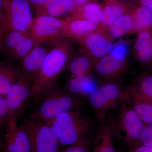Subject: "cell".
Segmentation results:
<instances>
[{
	"instance_id": "6da1fadb",
	"label": "cell",
	"mask_w": 152,
	"mask_h": 152,
	"mask_svg": "<svg viewBox=\"0 0 152 152\" xmlns=\"http://www.w3.org/2000/svg\"><path fill=\"white\" fill-rule=\"evenodd\" d=\"M73 48L67 39L61 37L53 43L39 70L32 79L31 95L37 100L54 86L72 56Z\"/></svg>"
},
{
	"instance_id": "7a4b0ae2",
	"label": "cell",
	"mask_w": 152,
	"mask_h": 152,
	"mask_svg": "<svg viewBox=\"0 0 152 152\" xmlns=\"http://www.w3.org/2000/svg\"><path fill=\"white\" fill-rule=\"evenodd\" d=\"M53 129L61 145L70 146L76 142L88 139L94 134L97 126L89 117L81 110L60 114L47 123Z\"/></svg>"
},
{
	"instance_id": "3957f363",
	"label": "cell",
	"mask_w": 152,
	"mask_h": 152,
	"mask_svg": "<svg viewBox=\"0 0 152 152\" xmlns=\"http://www.w3.org/2000/svg\"><path fill=\"white\" fill-rule=\"evenodd\" d=\"M38 99L39 101V104L31 117L46 123L60 114L81 110V103L77 96L66 88L53 86Z\"/></svg>"
},
{
	"instance_id": "277c9868",
	"label": "cell",
	"mask_w": 152,
	"mask_h": 152,
	"mask_svg": "<svg viewBox=\"0 0 152 152\" xmlns=\"http://www.w3.org/2000/svg\"><path fill=\"white\" fill-rule=\"evenodd\" d=\"M129 50L124 41L114 44L110 53L95 62L93 72L102 84L115 82L126 72L129 65Z\"/></svg>"
},
{
	"instance_id": "5b68a950",
	"label": "cell",
	"mask_w": 152,
	"mask_h": 152,
	"mask_svg": "<svg viewBox=\"0 0 152 152\" xmlns=\"http://www.w3.org/2000/svg\"><path fill=\"white\" fill-rule=\"evenodd\" d=\"M117 110L115 117L113 116L116 137L131 148L137 143L146 124L127 103L124 94Z\"/></svg>"
},
{
	"instance_id": "8992f818",
	"label": "cell",
	"mask_w": 152,
	"mask_h": 152,
	"mask_svg": "<svg viewBox=\"0 0 152 152\" xmlns=\"http://www.w3.org/2000/svg\"><path fill=\"white\" fill-rule=\"evenodd\" d=\"M124 90L116 82L103 84L88 97V103L99 121L117 110L121 102Z\"/></svg>"
},
{
	"instance_id": "52a82bcc",
	"label": "cell",
	"mask_w": 152,
	"mask_h": 152,
	"mask_svg": "<svg viewBox=\"0 0 152 152\" xmlns=\"http://www.w3.org/2000/svg\"><path fill=\"white\" fill-rule=\"evenodd\" d=\"M21 127L26 133L31 152H59L61 144L54 131L45 122L31 118Z\"/></svg>"
},
{
	"instance_id": "ba28073f",
	"label": "cell",
	"mask_w": 152,
	"mask_h": 152,
	"mask_svg": "<svg viewBox=\"0 0 152 152\" xmlns=\"http://www.w3.org/2000/svg\"><path fill=\"white\" fill-rule=\"evenodd\" d=\"M65 20L46 14H39L33 20L29 33L37 45L53 42L64 37Z\"/></svg>"
},
{
	"instance_id": "9c48e42d",
	"label": "cell",
	"mask_w": 152,
	"mask_h": 152,
	"mask_svg": "<svg viewBox=\"0 0 152 152\" xmlns=\"http://www.w3.org/2000/svg\"><path fill=\"white\" fill-rule=\"evenodd\" d=\"M17 116H10L0 148L1 152H31L28 137L21 126L17 124Z\"/></svg>"
},
{
	"instance_id": "30bf717a",
	"label": "cell",
	"mask_w": 152,
	"mask_h": 152,
	"mask_svg": "<svg viewBox=\"0 0 152 152\" xmlns=\"http://www.w3.org/2000/svg\"><path fill=\"white\" fill-rule=\"evenodd\" d=\"M32 86L31 80L21 73L6 95L9 118L13 115L18 116L31 95Z\"/></svg>"
},
{
	"instance_id": "8fae6325",
	"label": "cell",
	"mask_w": 152,
	"mask_h": 152,
	"mask_svg": "<svg viewBox=\"0 0 152 152\" xmlns=\"http://www.w3.org/2000/svg\"><path fill=\"white\" fill-rule=\"evenodd\" d=\"M34 17L26 0H12L9 7L8 28L24 33L29 31Z\"/></svg>"
},
{
	"instance_id": "7c38bea8",
	"label": "cell",
	"mask_w": 152,
	"mask_h": 152,
	"mask_svg": "<svg viewBox=\"0 0 152 152\" xmlns=\"http://www.w3.org/2000/svg\"><path fill=\"white\" fill-rule=\"evenodd\" d=\"M115 137L113 115L111 114L99 121L91 152H117L114 144Z\"/></svg>"
},
{
	"instance_id": "4fadbf2b",
	"label": "cell",
	"mask_w": 152,
	"mask_h": 152,
	"mask_svg": "<svg viewBox=\"0 0 152 152\" xmlns=\"http://www.w3.org/2000/svg\"><path fill=\"white\" fill-rule=\"evenodd\" d=\"M113 40L104 29L99 27L87 36L82 44L95 63L110 53L114 47Z\"/></svg>"
},
{
	"instance_id": "5bb4252c",
	"label": "cell",
	"mask_w": 152,
	"mask_h": 152,
	"mask_svg": "<svg viewBox=\"0 0 152 152\" xmlns=\"http://www.w3.org/2000/svg\"><path fill=\"white\" fill-rule=\"evenodd\" d=\"M133 46L136 61L146 72H152V28L137 33Z\"/></svg>"
},
{
	"instance_id": "9a60e30c",
	"label": "cell",
	"mask_w": 152,
	"mask_h": 152,
	"mask_svg": "<svg viewBox=\"0 0 152 152\" xmlns=\"http://www.w3.org/2000/svg\"><path fill=\"white\" fill-rule=\"evenodd\" d=\"M124 94L128 97L152 103V73L143 71L136 77L127 88Z\"/></svg>"
},
{
	"instance_id": "2e32d148",
	"label": "cell",
	"mask_w": 152,
	"mask_h": 152,
	"mask_svg": "<svg viewBox=\"0 0 152 152\" xmlns=\"http://www.w3.org/2000/svg\"><path fill=\"white\" fill-rule=\"evenodd\" d=\"M64 37L82 43L87 36L100 27L85 19L69 17L65 19Z\"/></svg>"
},
{
	"instance_id": "e0dca14e",
	"label": "cell",
	"mask_w": 152,
	"mask_h": 152,
	"mask_svg": "<svg viewBox=\"0 0 152 152\" xmlns=\"http://www.w3.org/2000/svg\"><path fill=\"white\" fill-rule=\"evenodd\" d=\"M45 44L37 45L21 61L22 73L31 80L39 69L47 53L52 47V45L50 48Z\"/></svg>"
},
{
	"instance_id": "ac0fdd59",
	"label": "cell",
	"mask_w": 152,
	"mask_h": 152,
	"mask_svg": "<svg viewBox=\"0 0 152 152\" xmlns=\"http://www.w3.org/2000/svg\"><path fill=\"white\" fill-rule=\"evenodd\" d=\"M118 0H107L101 12V28L104 29L132 10L133 6Z\"/></svg>"
},
{
	"instance_id": "d6986e66",
	"label": "cell",
	"mask_w": 152,
	"mask_h": 152,
	"mask_svg": "<svg viewBox=\"0 0 152 152\" xmlns=\"http://www.w3.org/2000/svg\"><path fill=\"white\" fill-rule=\"evenodd\" d=\"M21 68L12 63L0 62V94L6 96L21 74Z\"/></svg>"
},
{
	"instance_id": "ffe728a7",
	"label": "cell",
	"mask_w": 152,
	"mask_h": 152,
	"mask_svg": "<svg viewBox=\"0 0 152 152\" xmlns=\"http://www.w3.org/2000/svg\"><path fill=\"white\" fill-rule=\"evenodd\" d=\"M94 64V60L88 55L82 54L72 58L68 64L72 77L83 78L91 76Z\"/></svg>"
},
{
	"instance_id": "44dd1931",
	"label": "cell",
	"mask_w": 152,
	"mask_h": 152,
	"mask_svg": "<svg viewBox=\"0 0 152 152\" xmlns=\"http://www.w3.org/2000/svg\"><path fill=\"white\" fill-rule=\"evenodd\" d=\"M133 7L129 12L118 19L113 24L104 29L112 39H114L129 33L131 34L134 26Z\"/></svg>"
},
{
	"instance_id": "7402d4cb",
	"label": "cell",
	"mask_w": 152,
	"mask_h": 152,
	"mask_svg": "<svg viewBox=\"0 0 152 152\" xmlns=\"http://www.w3.org/2000/svg\"><path fill=\"white\" fill-rule=\"evenodd\" d=\"M102 6L97 3L89 2L80 7H76L70 17L85 19L101 27L100 14Z\"/></svg>"
},
{
	"instance_id": "603a6c76",
	"label": "cell",
	"mask_w": 152,
	"mask_h": 152,
	"mask_svg": "<svg viewBox=\"0 0 152 152\" xmlns=\"http://www.w3.org/2000/svg\"><path fill=\"white\" fill-rule=\"evenodd\" d=\"M98 88L96 82L91 76L83 78L71 77L67 82L66 89L74 94L89 95Z\"/></svg>"
},
{
	"instance_id": "cb8c5ba5",
	"label": "cell",
	"mask_w": 152,
	"mask_h": 152,
	"mask_svg": "<svg viewBox=\"0 0 152 152\" xmlns=\"http://www.w3.org/2000/svg\"><path fill=\"white\" fill-rule=\"evenodd\" d=\"M42 7L44 12L39 14L59 18L71 13L75 9L76 5L74 0H49Z\"/></svg>"
},
{
	"instance_id": "d4e9b609",
	"label": "cell",
	"mask_w": 152,
	"mask_h": 152,
	"mask_svg": "<svg viewBox=\"0 0 152 152\" xmlns=\"http://www.w3.org/2000/svg\"><path fill=\"white\" fill-rule=\"evenodd\" d=\"M134 26L131 34H137L152 28V12L141 5L134 6L132 8Z\"/></svg>"
},
{
	"instance_id": "484cf974",
	"label": "cell",
	"mask_w": 152,
	"mask_h": 152,
	"mask_svg": "<svg viewBox=\"0 0 152 152\" xmlns=\"http://www.w3.org/2000/svg\"><path fill=\"white\" fill-rule=\"evenodd\" d=\"M125 95V94H124ZM127 102L146 125L152 124V103L126 96Z\"/></svg>"
},
{
	"instance_id": "4316f807",
	"label": "cell",
	"mask_w": 152,
	"mask_h": 152,
	"mask_svg": "<svg viewBox=\"0 0 152 152\" xmlns=\"http://www.w3.org/2000/svg\"><path fill=\"white\" fill-rule=\"evenodd\" d=\"M26 34L7 28L3 31L2 34V49L11 56Z\"/></svg>"
},
{
	"instance_id": "83f0119b",
	"label": "cell",
	"mask_w": 152,
	"mask_h": 152,
	"mask_svg": "<svg viewBox=\"0 0 152 152\" xmlns=\"http://www.w3.org/2000/svg\"><path fill=\"white\" fill-rule=\"evenodd\" d=\"M36 45L37 44L34 39L29 33H28L14 50L11 57L15 61H21Z\"/></svg>"
},
{
	"instance_id": "f1b7e54d",
	"label": "cell",
	"mask_w": 152,
	"mask_h": 152,
	"mask_svg": "<svg viewBox=\"0 0 152 152\" xmlns=\"http://www.w3.org/2000/svg\"><path fill=\"white\" fill-rule=\"evenodd\" d=\"M91 148L88 139H84L72 144L66 149L59 152H91Z\"/></svg>"
},
{
	"instance_id": "f546056e",
	"label": "cell",
	"mask_w": 152,
	"mask_h": 152,
	"mask_svg": "<svg viewBox=\"0 0 152 152\" xmlns=\"http://www.w3.org/2000/svg\"><path fill=\"white\" fill-rule=\"evenodd\" d=\"M136 145L152 147V124L145 125Z\"/></svg>"
},
{
	"instance_id": "4dcf8cb0",
	"label": "cell",
	"mask_w": 152,
	"mask_h": 152,
	"mask_svg": "<svg viewBox=\"0 0 152 152\" xmlns=\"http://www.w3.org/2000/svg\"><path fill=\"white\" fill-rule=\"evenodd\" d=\"M8 109L6 98L0 94V125L8 119Z\"/></svg>"
},
{
	"instance_id": "1f68e13d",
	"label": "cell",
	"mask_w": 152,
	"mask_h": 152,
	"mask_svg": "<svg viewBox=\"0 0 152 152\" xmlns=\"http://www.w3.org/2000/svg\"><path fill=\"white\" fill-rule=\"evenodd\" d=\"M129 152H152V147L136 145L129 149Z\"/></svg>"
},
{
	"instance_id": "d6a6232c",
	"label": "cell",
	"mask_w": 152,
	"mask_h": 152,
	"mask_svg": "<svg viewBox=\"0 0 152 152\" xmlns=\"http://www.w3.org/2000/svg\"><path fill=\"white\" fill-rule=\"evenodd\" d=\"M140 5L145 7L152 12V0H138Z\"/></svg>"
},
{
	"instance_id": "836d02e7",
	"label": "cell",
	"mask_w": 152,
	"mask_h": 152,
	"mask_svg": "<svg viewBox=\"0 0 152 152\" xmlns=\"http://www.w3.org/2000/svg\"><path fill=\"white\" fill-rule=\"evenodd\" d=\"M28 2L32 3L38 6L44 5L49 1V0H26Z\"/></svg>"
},
{
	"instance_id": "e575fe53",
	"label": "cell",
	"mask_w": 152,
	"mask_h": 152,
	"mask_svg": "<svg viewBox=\"0 0 152 152\" xmlns=\"http://www.w3.org/2000/svg\"><path fill=\"white\" fill-rule=\"evenodd\" d=\"M90 0H74L76 7H80L89 2Z\"/></svg>"
},
{
	"instance_id": "d590c367",
	"label": "cell",
	"mask_w": 152,
	"mask_h": 152,
	"mask_svg": "<svg viewBox=\"0 0 152 152\" xmlns=\"http://www.w3.org/2000/svg\"><path fill=\"white\" fill-rule=\"evenodd\" d=\"M4 30L0 28V51L2 50V34Z\"/></svg>"
},
{
	"instance_id": "8d00e7d4",
	"label": "cell",
	"mask_w": 152,
	"mask_h": 152,
	"mask_svg": "<svg viewBox=\"0 0 152 152\" xmlns=\"http://www.w3.org/2000/svg\"><path fill=\"white\" fill-rule=\"evenodd\" d=\"M3 6V0H0V13H1V11L2 9ZM0 28L3 29L1 28L0 27Z\"/></svg>"
},
{
	"instance_id": "74e56055",
	"label": "cell",
	"mask_w": 152,
	"mask_h": 152,
	"mask_svg": "<svg viewBox=\"0 0 152 152\" xmlns=\"http://www.w3.org/2000/svg\"><path fill=\"white\" fill-rule=\"evenodd\" d=\"M125 1H126L129 2L137 1V2L138 0H125Z\"/></svg>"
},
{
	"instance_id": "f35d334b",
	"label": "cell",
	"mask_w": 152,
	"mask_h": 152,
	"mask_svg": "<svg viewBox=\"0 0 152 152\" xmlns=\"http://www.w3.org/2000/svg\"><path fill=\"white\" fill-rule=\"evenodd\" d=\"M117 152H124V151H122V150H118L117 149Z\"/></svg>"
},
{
	"instance_id": "ab89813d",
	"label": "cell",
	"mask_w": 152,
	"mask_h": 152,
	"mask_svg": "<svg viewBox=\"0 0 152 152\" xmlns=\"http://www.w3.org/2000/svg\"><path fill=\"white\" fill-rule=\"evenodd\" d=\"M150 72L152 73V72Z\"/></svg>"
}]
</instances>
